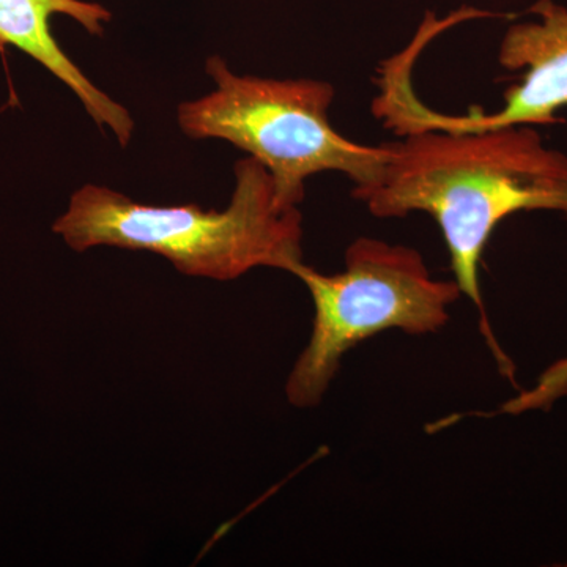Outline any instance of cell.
I'll return each mask as SVG.
<instances>
[{
  "label": "cell",
  "instance_id": "6da1fadb",
  "mask_svg": "<svg viewBox=\"0 0 567 567\" xmlns=\"http://www.w3.org/2000/svg\"><path fill=\"white\" fill-rule=\"evenodd\" d=\"M379 178L354 186V199L377 218L427 213L439 224L454 281L480 308L483 333L502 371L513 379L506 354L484 316L481 262L496 227L518 212H558L567 218V156L548 148L532 125L486 132L421 130L386 142Z\"/></svg>",
  "mask_w": 567,
  "mask_h": 567
},
{
  "label": "cell",
  "instance_id": "7a4b0ae2",
  "mask_svg": "<svg viewBox=\"0 0 567 567\" xmlns=\"http://www.w3.org/2000/svg\"><path fill=\"white\" fill-rule=\"evenodd\" d=\"M52 233L78 252L95 246L163 256L183 275L233 281L254 268L293 274L303 264V216L276 197L270 171L248 156L235 164L224 212L197 205L155 207L110 188L85 185L71 196Z\"/></svg>",
  "mask_w": 567,
  "mask_h": 567
},
{
  "label": "cell",
  "instance_id": "3957f363",
  "mask_svg": "<svg viewBox=\"0 0 567 567\" xmlns=\"http://www.w3.org/2000/svg\"><path fill=\"white\" fill-rule=\"evenodd\" d=\"M207 73L216 91L183 103L178 125L193 140L227 141L259 159L284 207L301 204L311 175L334 171L365 186L382 173L388 144H358L336 132L328 82L237 76L218 55L208 59Z\"/></svg>",
  "mask_w": 567,
  "mask_h": 567
},
{
  "label": "cell",
  "instance_id": "277c9868",
  "mask_svg": "<svg viewBox=\"0 0 567 567\" xmlns=\"http://www.w3.org/2000/svg\"><path fill=\"white\" fill-rule=\"evenodd\" d=\"M292 275L315 303L311 339L286 383L287 401L297 409L320 404L342 358L365 339L388 330L436 333L462 293L456 281L435 279L416 249L368 237L349 246L341 274L323 275L303 262Z\"/></svg>",
  "mask_w": 567,
  "mask_h": 567
},
{
  "label": "cell",
  "instance_id": "5b68a950",
  "mask_svg": "<svg viewBox=\"0 0 567 567\" xmlns=\"http://www.w3.org/2000/svg\"><path fill=\"white\" fill-rule=\"evenodd\" d=\"M536 21L507 29L498 61L507 70H522L520 82L507 89L503 106L491 114L473 107L466 115H442L421 104L412 93L409 74L385 78L375 115L388 128L404 134L421 130L486 132L511 125H550L567 107V9L551 0H537L529 9Z\"/></svg>",
  "mask_w": 567,
  "mask_h": 567
},
{
  "label": "cell",
  "instance_id": "8992f818",
  "mask_svg": "<svg viewBox=\"0 0 567 567\" xmlns=\"http://www.w3.org/2000/svg\"><path fill=\"white\" fill-rule=\"evenodd\" d=\"M55 14H65L92 35H102L111 11L84 0H0V43L31 55L84 104L96 125L110 126L123 147L132 140L134 123L130 112L96 89L66 58L51 32Z\"/></svg>",
  "mask_w": 567,
  "mask_h": 567
},
{
  "label": "cell",
  "instance_id": "52a82bcc",
  "mask_svg": "<svg viewBox=\"0 0 567 567\" xmlns=\"http://www.w3.org/2000/svg\"><path fill=\"white\" fill-rule=\"evenodd\" d=\"M567 395V357L548 365L532 390L522 391L502 406L506 415H522L533 410H548Z\"/></svg>",
  "mask_w": 567,
  "mask_h": 567
}]
</instances>
